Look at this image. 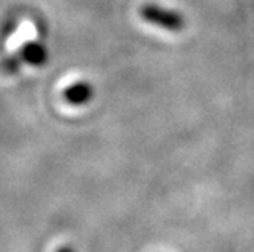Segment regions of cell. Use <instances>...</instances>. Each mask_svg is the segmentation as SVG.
Returning <instances> with one entry per match:
<instances>
[{
	"label": "cell",
	"mask_w": 254,
	"mask_h": 252,
	"mask_svg": "<svg viewBox=\"0 0 254 252\" xmlns=\"http://www.w3.org/2000/svg\"><path fill=\"white\" fill-rule=\"evenodd\" d=\"M139 17H141L146 23L156 25L171 33H179L186 28V18L182 13L176 12V10L159 7L154 3H146L139 8Z\"/></svg>",
	"instance_id": "cell-1"
},
{
	"label": "cell",
	"mask_w": 254,
	"mask_h": 252,
	"mask_svg": "<svg viewBox=\"0 0 254 252\" xmlns=\"http://www.w3.org/2000/svg\"><path fill=\"white\" fill-rule=\"evenodd\" d=\"M92 97H94V87L89 82L72 84L64 90V100L74 106L87 103V101L92 100Z\"/></svg>",
	"instance_id": "cell-2"
},
{
	"label": "cell",
	"mask_w": 254,
	"mask_h": 252,
	"mask_svg": "<svg viewBox=\"0 0 254 252\" xmlns=\"http://www.w3.org/2000/svg\"><path fill=\"white\" fill-rule=\"evenodd\" d=\"M20 57H21V61L28 62L31 66H43L48 59V52H46V48L43 46L41 43L31 41V43H26V45L21 48Z\"/></svg>",
	"instance_id": "cell-3"
},
{
	"label": "cell",
	"mask_w": 254,
	"mask_h": 252,
	"mask_svg": "<svg viewBox=\"0 0 254 252\" xmlns=\"http://www.w3.org/2000/svg\"><path fill=\"white\" fill-rule=\"evenodd\" d=\"M20 61H21V57H10L5 61L3 64V69H5V72H8V74H15V72H18V69H20Z\"/></svg>",
	"instance_id": "cell-4"
},
{
	"label": "cell",
	"mask_w": 254,
	"mask_h": 252,
	"mask_svg": "<svg viewBox=\"0 0 254 252\" xmlns=\"http://www.w3.org/2000/svg\"><path fill=\"white\" fill-rule=\"evenodd\" d=\"M56 252H75V251L71 248V246H61V248H59Z\"/></svg>",
	"instance_id": "cell-5"
}]
</instances>
